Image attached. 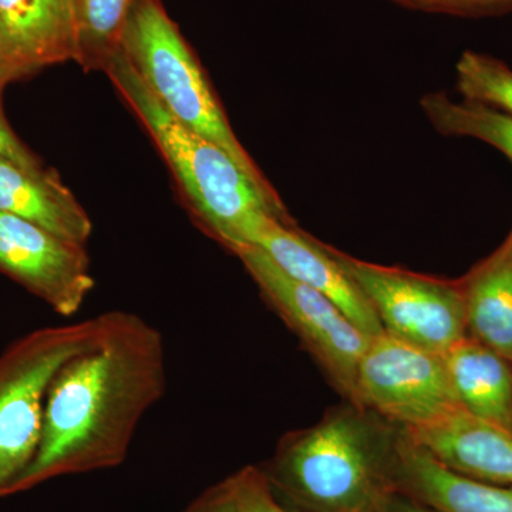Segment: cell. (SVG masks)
<instances>
[{"label": "cell", "mask_w": 512, "mask_h": 512, "mask_svg": "<svg viewBox=\"0 0 512 512\" xmlns=\"http://www.w3.org/2000/svg\"><path fill=\"white\" fill-rule=\"evenodd\" d=\"M165 390L163 333L136 313L110 311L99 345L69 360L50 384L39 450L15 493L119 466Z\"/></svg>", "instance_id": "6da1fadb"}, {"label": "cell", "mask_w": 512, "mask_h": 512, "mask_svg": "<svg viewBox=\"0 0 512 512\" xmlns=\"http://www.w3.org/2000/svg\"><path fill=\"white\" fill-rule=\"evenodd\" d=\"M403 436V427L345 400L313 426L285 434L266 477L312 512H372L394 490Z\"/></svg>", "instance_id": "7a4b0ae2"}, {"label": "cell", "mask_w": 512, "mask_h": 512, "mask_svg": "<svg viewBox=\"0 0 512 512\" xmlns=\"http://www.w3.org/2000/svg\"><path fill=\"white\" fill-rule=\"evenodd\" d=\"M104 73L150 133L212 238L232 251L244 245L245 229L259 214L268 212L278 218L248 175L222 148L185 127L161 106L123 50Z\"/></svg>", "instance_id": "3957f363"}, {"label": "cell", "mask_w": 512, "mask_h": 512, "mask_svg": "<svg viewBox=\"0 0 512 512\" xmlns=\"http://www.w3.org/2000/svg\"><path fill=\"white\" fill-rule=\"evenodd\" d=\"M123 52L140 79L175 120L222 148L248 175L286 224H296L284 201L239 143L197 56L161 0H136L123 36Z\"/></svg>", "instance_id": "277c9868"}, {"label": "cell", "mask_w": 512, "mask_h": 512, "mask_svg": "<svg viewBox=\"0 0 512 512\" xmlns=\"http://www.w3.org/2000/svg\"><path fill=\"white\" fill-rule=\"evenodd\" d=\"M109 312L20 336L0 353V498L15 493L32 466L50 384L73 357L99 345Z\"/></svg>", "instance_id": "5b68a950"}, {"label": "cell", "mask_w": 512, "mask_h": 512, "mask_svg": "<svg viewBox=\"0 0 512 512\" xmlns=\"http://www.w3.org/2000/svg\"><path fill=\"white\" fill-rule=\"evenodd\" d=\"M366 296L387 335L443 356L467 338L460 281L360 261L325 244Z\"/></svg>", "instance_id": "8992f818"}, {"label": "cell", "mask_w": 512, "mask_h": 512, "mask_svg": "<svg viewBox=\"0 0 512 512\" xmlns=\"http://www.w3.org/2000/svg\"><path fill=\"white\" fill-rule=\"evenodd\" d=\"M258 286L264 301L295 333L343 399L356 400V373L372 336L363 332L335 302L285 274L261 249H232Z\"/></svg>", "instance_id": "52a82bcc"}, {"label": "cell", "mask_w": 512, "mask_h": 512, "mask_svg": "<svg viewBox=\"0 0 512 512\" xmlns=\"http://www.w3.org/2000/svg\"><path fill=\"white\" fill-rule=\"evenodd\" d=\"M355 404L404 430L431 426L463 410L443 356L384 332L370 339L357 366Z\"/></svg>", "instance_id": "ba28073f"}, {"label": "cell", "mask_w": 512, "mask_h": 512, "mask_svg": "<svg viewBox=\"0 0 512 512\" xmlns=\"http://www.w3.org/2000/svg\"><path fill=\"white\" fill-rule=\"evenodd\" d=\"M0 272L64 318L76 315L96 286L86 245L5 212H0Z\"/></svg>", "instance_id": "9c48e42d"}, {"label": "cell", "mask_w": 512, "mask_h": 512, "mask_svg": "<svg viewBox=\"0 0 512 512\" xmlns=\"http://www.w3.org/2000/svg\"><path fill=\"white\" fill-rule=\"evenodd\" d=\"M244 245L261 249L286 275L328 296L369 336L384 332L366 296L329 254L325 244L296 224L259 214L245 229Z\"/></svg>", "instance_id": "30bf717a"}, {"label": "cell", "mask_w": 512, "mask_h": 512, "mask_svg": "<svg viewBox=\"0 0 512 512\" xmlns=\"http://www.w3.org/2000/svg\"><path fill=\"white\" fill-rule=\"evenodd\" d=\"M74 0H0V64L6 82L77 60Z\"/></svg>", "instance_id": "8fae6325"}, {"label": "cell", "mask_w": 512, "mask_h": 512, "mask_svg": "<svg viewBox=\"0 0 512 512\" xmlns=\"http://www.w3.org/2000/svg\"><path fill=\"white\" fill-rule=\"evenodd\" d=\"M406 434L461 476L512 487V430L458 410L431 426L406 430Z\"/></svg>", "instance_id": "7c38bea8"}, {"label": "cell", "mask_w": 512, "mask_h": 512, "mask_svg": "<svg viewBox=\"0 0 512 512\" xmlns=\"http://www.w3.org/2000/svg\"><path fill=\"white\" fill-rule=\"evenodd\" d=\"M393 484L394 490L439 512H512V487L461 476L413 443L406 430Z\"/></svg>", "instance_id": "4fadbf2b"}, {"label": "cell", "mask_w": 512, "mask_h": 512, "mask_svg": "<svg viewBox=\"0 0 512 512\" xmlns=\"http://www.w3.org/2000/svg\"><path fill=\"white\" fill-rule=\"evenodd\" d=\"M0 212L15 215L57 237L86 245L93 222L53 171H29L0 158Z\"/></svg>", "instance_id": "5bb4252c"}, {"label": "cell", "mask_w": 512, "mask_h": 512, "mask_svg": "<svg viewBox=\"0 0 512 512\" xmlns=\"http://www.w3.org/2000/svg\"><path fill=\"white\" fill-rule=\"evenodd\" d=\"M443 359L461 409L512 430V363L468 336Z\"/></svg>", "instance_id": "9a60e30c"}, {"label": "cell", "mask_w": 512, "mask_h": 512, "mask_svg": "<svg viewBox=\"0 0 512 512\" xmlns=\"http://www.w3.org/2000/svg\"><path fill=\"white\" fill-rule=\"evenodd\" d=\"M468 338L512 363V245L503 247L460 279Z\"/></svg>", "instance_id": "2e32d148"}, {"label": "cell", "mask_w": 512, "mask_h": 512, "mask_svg": "<svg viewBox=\"0 0 512 512\" xmlns=\"http://www.w3.org/2000/svg\"><path fill=\"white\" fill-rule=\"evenodd\" d=\"M420 106L437 133L476 138L497 148L512 163V117L508 114L476 101L451 99L443 92L426 94Z\"/></svg>", "instance_id": "e0dca14e"}, {"label": "cell", "mask_w": 512, "mask_h": 512, "mask_svg": "<svg viewBox=\"0 0 512 512\" xmlns=\"http://www.w3.org/2000/svg\"><path fill=\"white\" fill-rule=\"evenodd\" d=\"M136 0H74L76 63L86 72H104L121 50L128 16Z\"/></svg>", "instance_id": "ac0fdd59"}, {"label": "cell", "mask_w": 512, "mask_h": 512, "mask_svg": "<svg viewBox=\"0 0 512 512\" xmlns=\"http://www.w3.org/2000/svg\"><path fill=\"white\" fill-rule=\"evenodd\" d=\"M461 99L476 101L512 117V69L484 53L467 50L456 64Z\"/></svg>", "instance_id": "d6986e66"}, {"label": "cell", "mask_w": 512, "mask_h": 512, "mask_svg": "<svg viewBox=\"0 0 512 512\" xmlns=\"http://www.w3.org/2000/svg\"><path fill=\"white\" fill-rule=\"evenodd\" d=\"M234 490L238 512H292L276 501L272 484L265 473L255 467H247L229 478ZM312 512V511H311ZM345 512H370L365 510Z\"/></svg>", "instance_id": "ffe728a7"}, {"label": "cell", "mask_w": 512, "mask_h": 512, "mask_svg": "<svg viewBox=\"0 0 512 512\" xmlns=\"http://www.w3.org/2000/svg\"><path fill=\"white\" fill-rule=\"evenodd\" d=\"M402 8L457 18H490L512 12V0H390Z\"/></svg>", "instance_id": "44dd1931"}, {"label": "cell", "mask_w": 512, "mask_h": 512, "mask_svg": "<svg viewBox=\"0 0 512 512\" xmlns=\"http://www.w3.org/2000/svg\"><path fill=\"white\" fill-rule=\"evenodd\" d=\"M5 87L0 84V158L12 161V163L18 164L29 171H36V173L45 171L39 158L20 141V138L10 127L9 121L6 120L2 107V93Z\"/></svg>", "instance_id": "7402d4cb"}, {"label": "cell", "mask_w": 512, "mask_h": 512, "mask_svg": "<svg viewBox=\"0 0 512 512\" xmlns=\"http://www.w3.org/2000/svg\"><path fill=\"white\" fill-rule=\"evenodd\" d=\"M191 512H238L231 480L228 478L225 483L205 495Z\"/></svg>", "instance_id": "603a6c76"}, {"label": "cell", "mask_w": 512, "mask_h": 512, "mask_svg": "<svg viewBox=\"0 0 512 512\" xmlns=\"http://www.w3.org/2000/svg\"><path fill=\"white\" fill-rule=\"evenodd\" d=\"M372 512H439L429 505L414 500L409 495L393 490L384 494L375 504Z\"/></svg>", "instance_id": "cb8c5ba5"}, {"label": "cell", "mask_w": 512, "mask_h": 512, "mask_svg": "<svg viewBox=\"0 0 512 512\" xmlns=\"http://www.w3.org/2000/svg\"><path fill=\"white\" fill-rule=\"evenodd\" d=\"M0 84H3V86H8V82H6L5 76H3L2 64H0Z\"/></svg>", "instance_id": "d4e9b609"}, {"label": "cell", "mask_w": 512, "mask_h": 512, "mask_svg": "<svg viewBox=\"0 0 512 512\" xmlns=\"http://www.w3.org/2000/svg\"><path fill=\"white\" fill-rule=\"evenodd\" d=\"M508 241H510L511 245H512V232H511L510 238H508Z\"/></svg>", "instance_id": "484cf974"}]
</instances>
